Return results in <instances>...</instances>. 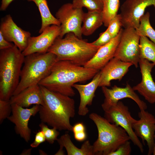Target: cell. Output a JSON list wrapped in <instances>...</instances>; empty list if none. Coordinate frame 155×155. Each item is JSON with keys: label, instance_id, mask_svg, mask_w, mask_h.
I'll return each instance as SVG.
<instances>
[{"label": "cell", "instance_id": "obj_1", "mask_svg": "<svg viewBox=\"0 0 155 155\" xmlns=\"http://www.w3.org/2000/svg\"><path fill=\"white\" fill-rule=\"evenodd\" d=\"M99 71L68 61H58L50 73L38 84L51 91L72 97L75 94L73 88L74 84L91 79Z\"/></svg>", "mask_w": 155, "mask_h": 155}, {"label": "cell", "instance_id": "obj_2", "mask_svg": "<svg viewBox=\"0 0 155 155\" xmlns=\"http://www.w3.org/2000/svg\"><path fill=\"white\" fill-rule=\"evenodd\" d=\"M40 87L44 100V104L40 106L38 112L41 122L59 131H72L70 119L75 115L74 100L71 97Z\"/></svg>", "mask_w": 155, "mask_h": 155}, {"label": "cell", "instance_id": "obj_3", "mask_svg": "<svg viewBox=\"0 0 155 155\" xmlns=\"http://www.w3.org/2000/svg\"><path fill=\"white\" fill-rule=\"evenodd\" d=\"M100 47L79 38L74 33L67 34L64 38L58 37L47 52L56 55L58 61H66L84 66Z\"/></svg>", "mask_w": 155, "mask_h": 155}, {"label": "cell", "instance_id": "obj_4", "mask_svg": "<svg viewBox=\"0 0 155 155\" xmlns=\"http://www.w3.org/2000/svg\"><path fill=\"white\" fill-rule=\"evenodd\" d=\"M25 56L17 47L0 50V99L8 100L19 84Z\"/></svg>", "mask_w": 155, "mask_h": 155}, {"label": "cell", "instance_id": "obj_5", "mask_svg": "<svg viewBox=\"0 0 155 155\" xmlns=\"http://www.w3.org/2000/svg\"><path fill=\"white\" fill-rule=\"evenodd\" d=\"M57 61L56 55L50 52L35 53L25 56L20 82L13 96L29 87L38 84L50 73Z\"/></svg>", "mask_w": 155, "mask_h": 155}, {"label": "cell", "instance_id": "obj_6", "mask_svg": "<svg viewBox=\"0 0 155 155\" xmlns=\"http://www.w3.org/2000/svg\"><path fill=\"white\" fill-rule=\"evenodd\" d=\"M89 118L96 125L98 137L92 146L94 155H110L121 144L130 140L121 127L109 122L104 117L92 113Z\"/></svg>", "mask_w": 155, "mask_h": 155}, {"label": "cell", "instance_id": "obj_7", "mask_svg": "<svg viewBox=\"0 0 155 155\" xmlns=\"http://www.w3.org/2000/svg\"><path fill=\"white\" fill-rule=\"evenodd\" d=\"M104 112V117L111 123L123 128L134 145L139 148L141 152L143 153V144L135 134L132 128L133 125L136 120L131 116L128 107L119 101Z\"/></svg>", "mask_w": 155, "mask_h": 155}, {"label": "cell", "instance_id": "obj_8", "mask_svg": "<svg viewBox=\"0 0 155 155\" xmlns=\"http://www.w3.org/2000/svg\"><path fill=\"white\" fill-rule=\"evenodd\" d=\"M84 13L82 8L75 7L72 3H67L62 5L55 14L61 28L59 37L62 38L67 34L71 32L82 39V24Z\"/></svg>", "mask_w": 155, "mask_h": 155}, {"label": "cell", "instance_id": "obj_9", "mask_svg": "<svg viewBox=\"0 0 155 155\" xmlns=\"http://www.w3.org/2000/svg\"><path fill=\"white\" fill-rule=\"evenodd\" d=\"M140 38L135 29L124 28L114 57L130 62L137 68L140 60Z\"/></svg>", "mask_w": 155, "mask_h": 155}, {"label": "cell", "instance_id": "obj_10", "mask_svg": "<svg viewBox=\"0 0 155 155\" xmlns=\"http://www.w3.org/2000/svg\"><path fill=\"white\" fill-rule=\"evenodd\" d=\"M151 6L155 9V0H125L121 7L119 14L122 26L124 28H138L145 9Z\"/></svg>", "mask_w": 155, "mask_h": 155}, {"label": "cell", "instance_id": "obj_11", "mask_svg": "<svg viewBox=\"0 0 155 155\" xmlns=\"http://www.w3.org/2000/svg\"><path fill=\"white\" fill-rule=\"evenodd\" d=\"M40 106L34 105L30 108H24L15 104H11V115L7 119L15 125V130L24 140L28 142L30 139L31 130L28 125L30 118L38 113Z\"/></svg>", "mask_w": 155, "mask_h": 155}, {"label": "cell", "instance_id": "obj_12", "mask_svg": "<svg viewBox=\"0 0 155 155\" xmlns=\"http://www.w3.org/2000/svg\"><path fill=\"white\" fill-rule=\"evenodd\" d=\"M139 119L133 123L132 128L136 135L140 137L148 148V155L152 154L154 143L155 117L146 110H141L138 113Z\"/></svg>", "mask_w": 155, "mask_h": 155}, {"label": "cell", "instance_id": "obj_13", "mask_svg": "<svg viewBox=\"0 0 155 155\" xmlns=\"http://www.w3.org/2000/svg\"><path fill=\"white\" fill-rule=\"evenodd\" d=\"M102 90L105 97L101 105L104 111L116 104L120 100L126 98L134 100L140 110H146L147 108L146 103L140 99L133 88L128 83H127L124 88L115 85L110 89L106 86H102Z\"/></svg>", "mask_w": 155, "mask_h": 155}, {"label": "cell", "instance_id": "obj_14", "mask_svg": "<svg viewBox=\"0 0 155 155\" xmlns=\"http://www.w3.org/2000/svg\"><path fill=\"white\" fill-rule=\"evenodd\" d=\"M61 32L60 26L52 25L47 27L39 36L30 37L22 53L25 56L35 53L47 52Z\"/></svg>", "mask_w": 155, "mask_h": 155}, {"label": "cell", "instance_id": "obj_15", "mask_svg": "<svg viewBox=\"0 0 155 155\" xmlns=\"http://www.w3.org/2000/svg\"><path fill=\"white\" fill-rule=\"evenodd\" d=\"M0 32L8 41L13 42L21 51L27 47L28 39L31 36L29 31L18 26L10 15H7L1 21Z\"/></svg>", "mask_w": 155, "mask_h": 155}, {"label": "cell", "instance_id": "obj_16", "mask_svg": "<svg viewBox=\"0 0 155 155\" xmlns=\"http://www.w3.org/2000/svg\"><path fill=\"white\" fill-rule=\"evenodd\" d=\"M139 64L142 76L141 82L132 88L151 104L155 103V82L151 74L155 65L153 63L144 59H140Z\"/></svg>", "mask_w": 155, "mask_h": 155}, {"label": "cell", "instance_id": "obj_17", "mask_svg": "<svg viewBox=\"0 0 155 155\" xmlns=\"http://www.w3.org/2000/svg\"><path fill=\"white\" fill-rule=\"evenodd\" d=\"M123 29L109 42L100 47L94 56L84 66L86 68L99 71L114 57L120 41Z\"/></svg>", "mask_w": 155, "mask_h": 155}, {"label": "cell", "instance_id": "obj_18", "mask_svg": "<svg viewBox=\"0 0 155 155\" xmlns=\"http://www.w3.org/2000/svg\"><path fill=\"white\" fill-rule=\"evenodd\" d=\"M132 65L130 62L123 61L114 57L100 71L99 87L110 86L111 80H121Z\"/></svg>", "mask_w": 155, "mask_h": 155}, {"label": "cell", "instance_id": "obj_19", "mask_svg": "<svg viewBox=\"0 0 155 155\" xmlns=\"http://www.w3.org/2000/svg\"><path fill=\"white\" fill-rule=\"evenodd\" d=\"M100 80L99 71L89 83L86 85L75 84L73 85V87L78 90L80 95V102L78 110L79 115L84 116L88 113L89 110L87 106L91 105L95 91L99 87Z\"/></svg>", "mask_w": 155, "mask_h": 155}, {"label": "cell", "instance_id": "obj_20", "mask_svg": "<svg viewBox=\"0 0 155 155\" xmlns=\"http://www.w3.org/2000/svg\"><path fill=\"white\" fill-rule=\"evenodd\" d=\"M9 101L11 104H15L24 108L32 104L42 106L44 104L41 90L38 84L29 87L17 94L12 96Z\"/></svg>", "mask_w": 155, "mask_h": 155}, {"label": "cell", "instance_id": "obj_21", "mask_svg": "<svg viewBox=\"0 0 155 155\" xmlns=\"http://www.w3.org/2000/svg\"><path fill=\"white\" fill-rule=\"evenodd\" d=\"M60 148L55 155H64L63 148L66 149L68 155H94L92 145L89 140L86 141L80 148L76 146L71 140L70 135L66 133L61 136L57 140Z\"/></svg>", "mask_w": 155, "mask_h": 155}, {"label": "cell", "instance_id": "obj_22", "mask_svg": "<svg viewBox=\"0 0 155 155\" xmlns=\"http://www.w3.org/2000/svg\"><path fill=\"white\" fill-rule=\"evenodd\" d=\"M82 27V35L89 36L92 34L103 24L102 11H90L84 13Z\"/></svg>", "mask_w": 155, "mask_h": 155}, {"label": "cell", "instance_id": "obj_23", "mask_svg": "<svg viewBox=\"0 0 155 155\" xmlns=\"http://www.w3.org/2000/svg\"><path fill=\"white\" fill-rule=\"evenodd\" d=\"M33 1L37 7L41 18V26L39 33H41L47 27L52 25L60 26L57 18L51 14L48 7L46 0H27Z\"/></svg>", "mask_w": 155, "mask_h": 155}, {"label": "cell", "instance_id": "obj_24", "mask_svg": "<svg viewBox=\"0 0 155 155\" xmlns=\"http://www.w3.org/2000/svg\"><path fill=\"white\" fill-rule=\"evenodd\" d=\"M103 5L102 12L103 24L108 27L110 21L117 14L120 7L119 0H101Z\"/></svg>", "mask_w": 155, "mask_h": 155}, {"label": "cell", "instance_id": "obj_25", "mask_svg": "<svg viewBox=\"0 0 155 155\" xmlns=\"http://www.w3.org/2000/svg\"><path fill=\"white\" fill-rule=\"evenodd\" d=\"M140 59H144L155 65V44L148 38L140 36Z\"/></svg>", "mask_w": 155, "mask_h": 155}, {"label": "cell", "instance_id": "obj_26", "mask_svg": "<svg viewBox=\"0 0 155 155\" xmlns=\"http://www.w3.org/2000/svg\"><path fill=\"white\" fill-rule=\"evenodd\" d=\"M150 18V13L148 12L144 14L141 18L139 26L136 30L140 36L148 37L155 44V30L151 25Z\"/></svg>", "mask_w": 155, "mask_h": 155}, {"label": "cell", "instance_id": "obj_27", "mask_svg": "<svg viewBox=\"0 0 155 155\" xmlns=\"http://www.w3.org/2000/svg\"><path fill=\"white\" fill-rule=\"evenodd\" d=\"M73 6L76 8H87L88 11H102L103 5L101 0H73Z\"/></svg>", "mask_w": 155, "mask_h": 155}, {"label": "cell", "instance_id": "obj_28", "mask_svg": "<svg viewBox=\"0 0 155 155\" xmlns=\"http://www.w3.org/2000/svg\"><path fill=\"white\" fill-rule=\"evenodd\" d=\"M40 130L44 133L46 141L50 144H53L57 140L59 132L56 128H49L45 123L41 122L39 125Z\"/></svg>", "mask_w": 155, "mask_h": 155}, {"label": "cell", "instance_id": "obj_29", "mask_svg": "<svg viewBox=\"0 0 155 155\" xmlns=\"http://www.w3.org/2000/svg\"><path fill=\"white\" fill-rule=\"evenodd\" d=\"M122 26L120 15L117 14L111 20L107 29L113 38H114L118 34Z\"/></svg>", "mask_w": 155, "mask_h": 155}, {"label": "cell", "instance_id": "obj_30", "mask_svg": "<svg viewBox=\"0 0 155 155\" xmlns=\"http://www.w3.org/2000/svg\"><path fill=\"white\" fill-rule=\"evenodd\" d=\"M12 111L11 104L9 100L0 99V123L10 115Z\"/></svg>", "mask_w": 155, "mask_h": 155}, {"label": "cell", "instance_id": "obj_31", "mask_svg": "<svg viewBox=\"0 0 155 155\" xmlns=\"http://www.w3.org/2000/svg\"><path fill=\"white\" fill-rule=\"evenodd\" d=\"M113 38L107 29L100 34L96 40L91 43L94 46L101 47L109 42Z\"/></svg>", "mask_w": 155, "mask_h": 155}, {"label": "cell", "instance_id": "obj_32", "mask_svg": "<svg viewBox=\"0 0 155 155\" xmlns=\"http://www.w3.org/2000/svg\"><path fill=\"white\" fill-rule=\"evenodd\" d=\"M131 152V143L128 140L121 144L115 151L110 155H130Z\"/></svg>", "mask_w": 155, "mask_h": 155}, {"label": "cell", "instance_id": "obj_33", "mask_svg": "<svg viewBox=\"0 0 155 155\" xmlns=\"http://www.w3.org/2000/svg\"><path fill=\"white\" fill-rule=\"evenodd\" d=\"M45 141L46 139L44 132L41 130H39L36 133L34 140L30 144V146L32 148H37Z\"/></svg>", "mask_w": 155, "mask_h": 155}, {"label": "cell", "instance_id": "obj_34", "mask_svg": "<svg viewBox=\"0 0 155 155\" xmlns=\"http://www.w3.org/2000/svg\"><path fill=\"white\" fill-rule=\"evenodd\" d=\"M14 45L13 43L7 40L0 32V50L8 49Z\"/></svg>", "mask_w": 155, "mask_h": 155}, {"label": "cell", "instance_id": "obj_35", "mask_svg": "<svg viewBox=\"0 0 155 155\" xmlns=\"http://www.w3.org/2000/svg\"><path fill=\"white\" fill-rule=\"evenodd\" d=\"M73 133L75 139L78 141H83L86 139L87 135L85 131Z\"/></svg>", "mask_w": 155, "mask_h": 155}, {"label": "cell", "instance_id": "obj_36", "mask_svg": "<svg viewBox=\"0 0 155 155\" xmlns=\"http://www.w3.org/2000/svg\"><path fill=\"white\" fill-rule=\"evenodd\" d=\"M72 131L73 133L85 131V127L82 123H77L73 126Z\"/></svg>", "mask_w": 155, "mask_h": 155}, {"label": "cell", "instance_id": "obj_37", "mask_svg": "<svg viewBox=\"0 0 155 155\" xmlns=\"http://www.w3.org/2000/svg\"><path fill=\"white\" fill-rule=\"evenodd\" d=\"M14 0H1L0 10L1 11L5 10L10 4Z\"/></svg>", "mask_w": 155, "mask_h": 155}, {"label": "cell", "instance_id": "obj_38", "mask_svg": "<svg viewBox=\"0 0 155 155\" xmlns=\"http://www.w3.org/2000/svg\"><path fill=\"white\" fill-rule=\"evenodd\" d=\"M32 148H29L27 149H25L22 152L20 155H30L31 154Z\"/></svg>", "mask_w": 155, "mask_h": 155}, {"label": "cell", "instance_id": "obj_39", "mask_svg": "<svg viewBox=\"0 0 155 155\" xmlns=\"http://www.w3.org/2000/svg\"><path fill=\"white\" fill-rule=\"evenodd\" d=\"M39 153L40 155H47L42 150H39Z\"/></svg>", "mask_w": 155, "mask_h": 155}, {"label": "cell", "instance_id": "obj_40", "mask_svg": "<svg viewBox=\"0 0 155 155\" xmlns=\"http://www.w3.org/2000/svg\"><path fill=\"white\" fill-rule=\"evenodd\" d=\"M154 146L153 151V152L152 153V154L153 155H155V135L154 136Z\"/></svg>", "mask_w": 155, "mask_h": 155}]
</instances>
